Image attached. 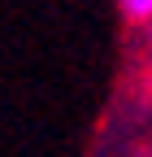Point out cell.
Masks as SVG:
<instances>
[{"instance_id": "1", "label": "cell", "mask_w": 152, "mask_h": 157, "mask_svg": "<svg viewBox=\"0 0 152 157\" xmlns=\"http://www.w3.org/2000/svg\"><path fill=\"white\" fill-rule=\"evenodd\" d=\"M130 22H152V0H122Z\"/></svg>"}]
</instances>
